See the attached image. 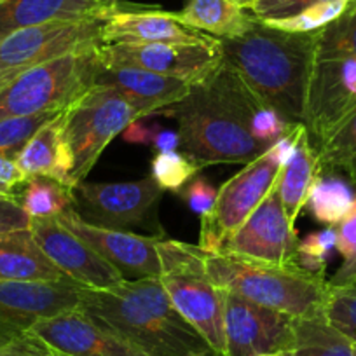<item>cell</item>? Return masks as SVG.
Wrapping results in <instances>:
<instances>
[{
    "instance_id": "83f0119b",
    "label": "cell",
    "mask_w": 356,
    "mask_h": 356,
    "mask_svg": "<svg viewBox=\"0 0 356 356\" xmlns=\"http://www.w3.org/2000/svg\"><path fill=\"white\" fill-rule=\"evenodd\" d=\"M321 173H342L356 189V108L318 150Z\"/></svg>"
},
{
    "instance_id": "cb8c5ba5",
    "label": "cell",
    "mask_w": 356,
    "mask_h": 356,
    "mask_svg": "<svg viewBox=\"0 0 356 356\" xmlns=\"http://www.w3.org/2000/svg\"><path fill=\"white\" fill-rule=\"evenodd\" d=\"M320 175L321 168L320 161H318V150L311 143L307 129L304 126L293 154L290 156L289 163L282 168L278 180H276L280 200H282L286 217L292 225H296L300 211L306 207L311 187Z\"/></svg>"
},
{
    "instance_id": "60d3db41",
    "label": "cell",
    "mask_w": 356,
    "mask_h": 356,
    "mask_svg": "<svg viewBox=\"0 0 356 356\" xmlns=\"http://www.w3.org/2000/svg\"><path fill=\"white\" fill-rule=\"evenodd\" d=\"M157 128L159 126H147L143 124L142 119H136L133 121L128 128L122 131V138L129 143H143V145H152L154 135H156Z\"/></svg>"
},
{
    "instance_id": "4316f807",
    "label": "cell",
    "mask_w": 356,
    "mask_h": 356,
    "mask_svg": "<svg viewBox=\"0 0 356 356\" xmlns=\"http://www.w3.org/2000/svg\"><path fill=\"white\" fill-rule=\"evenodd\" d=\"M355 201L356 193L353 191L351 184L337 177V173H321L311 187L306 208L316 218V222L337 225L348 217L355 207Z\"/></svg>"
},
{
    "instance_id": "277c9868",
    "label": "cell",
    "mask_w": 356,
    "mask_h": 356,
    "mask_svg": "<svg viewBox=\"0 0 356 356\" xmlns=\"http://www.w3.org/2000/svg\"><path fill=\"white\" fill-rule=\"evenodd\" d=\"M207 271L220 290L293 318L325 316L332 292L325 276L299 266H273L227 253H208Z\"/></svg>"
},
{
    "instance_id": "d4e9b609",
    "label": "cell",
    "mask_w": 356,
    "mask_h": 356,
    "mask_svg": "<svg viewBox=\"0 0 356 356\" xmlns=\"http://www.w3.org/2000/svg\"><path fill=\"white\" fill-rule=\"evenodd\" d=\"M290 356H355L356 344L325 316L296 318Z\"/></svg>"
},
{
    "instance_id": "836d02e7",
    "label": "cell",
    "mask_w": 356,
    "mask_h": 356,
    "mask_svg": "<svg viewBox=\"0 0 356 356\" xmlns=\"http://www.w3.org/2000/svg\"><path fill=\"white\" fill-rule=\"evenodd\" d=\"M337 245L335 250L342 255V264L328 283L330 286H348L356 283V201L344 220L335 225Z\"/></svg>"
},
{
    "instance_id": "ba28073f",
    "label": "cell",
    "mask_w": 356,
    "mask_h": 356,
    "mask_svg": "<svg viewBox=\"0 0 356 356\" xmlns=\"http://www.w3.org/2000/svg\"><path fill=\"white\" fill-rule=\"evenodd\" d=\"M105 19L51 22L16 30L0 39V89L30 68L63 54L98 49Z\"/></svg>"
},
{
    "instance_id": "30bf717a",
    "label": "cell",
    "mask_w": 356,
    "mask_h": 356,
    "mask_svg": "<svg viewBox=\"0 0 356 356\" xmlns=\"http://www.w3.org/2000/svg\"><path fill=\"white\" fill-rule=\"evenodd\" d=\"M98 61L108 67H136L196 86L222 65L220 40L207 42H122L104 44Z\"/></svg>"
},
{
    "instance_id": "e0dca14e",
    "label": "cell",
    "mask_w": 356,
    "mask_h": 356,
    "mask_svg": "<svg viewBox=\"0 0 356 356\" xmlns=\"http://www.w3.org/2000/svg\"><path fill=\"white\" fill-rule=\"evenodd\" d=\"M30 332L51 348L74 356H152L81 309L46 318Z\"/></svg>"
},
{
    "instance_id": "5b68a950",
    "label": "cell",
    "mask_w": 356,
    "mask_h": 356,
    "mask_svg": "<svg viewBox=\"0 0 356 356\" xmlns=\"http://www.w3.org/2000/svg\"><path fill=\"white\" fill-rule=\"evenodd\" d=\"M161 285L175 309L182 314L222 356H225L224 296L207 271V255L200 245L163 239L157 243Z\"/></svg>"
},
{
    "instance_id": "5bb4252c",
    "label": "cell",
    "mask_w": 356,
    "mask_h": 356,
    "mask_svg": "<svg viewBox=\"0 0 356 356\" xmlns=\"http://www.w3.org/2000/svg\"><path fill=\"white\" fill-rule=\"evenodd\" d=\"M82 285L61 282H9L0 280V335L13 339L46 318L75 311L81 306Z\"/></svg>"
},
{
    "instance_id": "d590c367",
    "label": "cell",
    "mask_w": 356,
    "mask_h": 356,
    "mask_svg": "<svg viewBox=\"0 0 356 356\" xmlns=\"http://www.w3.org/2000/svg\"><path fill=\"white\" fill-rule=\"evenodd\" d=\"M217 194L218 191L203 177H194L189 184H186L178 191V196L182 197L187 207L200 217H204L213 210Z\"/></svg>"
},
{
    "instance_id": "f546056e",
    "label": "cell",
    "mask_w": 356,
    "mask_h": 356,
    "mask_svg": "<svg viewBox=\"0 0 356 356\" xmlns=\"http://www.w3.org/2000/svg\"><path fill=\"white\" fill-rule=\"evenodd\" d=\"M355 0H325L320 4H314L306 8L304 11L297 13V15L289 16V18L280 19H260L266 23L267 26H273L276 30H283V32L292 33H309L318 32V30L325 29L330 25L332 22L344 15L348 11L349 6Z\"/></svg>"
},
{
    "instance_id": "1f68e13d",
    "label": "cell",
    "mask_w": 356,
    "mask_h": 356,
    "mask_svg": "<svg viewBox=\"0 0 356 356\" xmlns=\"http://www.w3.org/2000/svg\"><path fill=\"white\" fill-rule=\"evenodd\" d=\"M60 114L61 112H42V114L23 115V118L0 119V154L16 157L25 143L35 135L37 129Z\"/></svg>"
},
{
    "instance_id": "ee69618b",
    "label": "cell",
    "mask_w": 356,
    "mask_h": 356,
    "mask_svg": "<svg viewBox=\"0 0 356 356\" xmlns=\"http://www.w3.org/2000/svg\"><path fill=\"white\" fill-rule=\"evenodd\" d=\"M257 356H290V351H276V353H264V355Z\"/></svg>"
},
{
    "instance_id": "7dc6e473",
    "label": "cell",
    "mask_w": 356,
    "mask_h": 356,
    "mask_svg": "<svg viewBox=\"0 0 356 356\" xmlns=\"http://www.w3.org/2000/svg\"><path fill=\"white\" fill-rule=\"evenodd\" d=\"M104 2H108V4H118V2H121V0H104Z\"/></svg>"
},
{
    "instance_id": "8d00e7d4",
    "label": "cell",
    "mask_w": 356,
    "mask_h": 356,
    "mask_svg": "<svg viewBox=\"0 0 356 356\" xmlns=\"http://www.w3.org/2000/svg\"><path fill=\"white\" fill-rule=\"evenodd\" d=\"M320 2L325 0H255L248 6V11L259 19H280L297 15Z\"/></svg>"
},
{
    "instance_id": "52a82bcc",
    "label": "cell",
    "mask_w": 356,
    "mask_h": 356,
    "mask_svg": "<svg viewBox=\"0 0 356 356\" xmlns=\"http://www.w3.org/2000/svg\"><path fill=\"white\" fill-rule=\"evenodd\" d=\"M136 119H143L142 112L105 86H93L65 108L63 131L74 157L72 187L86 180L105 147Z\"/></svg>"
},
{
    "instance_id": "9c48e42d",
    "label": "cell",
    "mask_w": 356,
    "mask_h": 356,
    "mask_svg": "<svg viewBox=\"0 0 356 356\" xmlns=\"http://www.w3.org/2000/svg\"><path fill=\"white\" fill-rule=\"evenodd\" d=\"M282 168L273 150L267 149L218 189L213 210L201 217L200 246L204 252H222L224 243L271 193Z\"/></svg>"
},
{
    "instance_id": "8fae6325",
    "label": "cell",
    "mask_w": 356,
    "mask_h": 356,
    "mask_svg": "<svg viewBox=\"0 0 356 356\" xmlns=\"http://www.w3.org/2000/svg\"><path fill=\"white\" fill-rule=\"evenodd\" d=\"M75 211L86 222L100 227L126 231L143 224L163 196L152 177L136 182H82L74 187Z\"/></svg>"
},
{
    "instance_id": "ac0fdd59",
    "label": "cell",
    "mask_w": 356,
    "mask_h": 356,
    "mask_svg": "<svg viewBox=\"0 0 356 356\" xmlns=\"http://www.w3.org/2000/svg\"><path fill=\"white\" fill-rule=\"evenodd\" d=\"M213 37L182 25L173 13L122 2L102 26V44L207 42Z\"/></svg>"
},
{
    "instance_id": "6da1fadb",
    "label": "cell",
    "mask_w": 356,
    "mask_h": 356,
    "mask_svg": "<svg viewBox=\"0 0 356 356\" xmlns=\"http://www.w3.org/2000/svg\"><path fill=\"white\" fill-rule=\"evenodd\" d=\"M260 102L231 67H220L186 98L161 114L178 121L180 149L203 170L213 164H248L267 150L250 133Z\"/></svg>"
},
{
    "instance_id": "d6986e66",
    "label": "cell",
    "mask_w": 356,
    "mask_h": 356,
    "mask_svg": "<svg viewBox=\"0 0 356 356\" xmlns=\"http://www.w3.org/2000/svg\"><path fill=\"white\" fill-rule=\"evenodd\" d=\"M95 86H105L118 91L124 100L147 115L182 102L193 86L182 79L168 77L136 67H108L98 61Z\"/></svg>"
},
{
    "instance_id": "4dcf8cb0",
    "label": "cell",
    "mask_w": 356,
    "mask_h": 356,
    "mask_svg": "<svg viewBox=\"0 0 356 356\" xmlns=\"http://www.w3.org/2000/svg\"><path fill=\"white\" fill-rule=\"evenodd\" d=\"M152 178L163 191L178 193L186 184H189L201 171L196 163L182 152H157L150 163Z\"/></svg>"
},
{
    "instance_id": "b9f144b4",
    "label": "cell",
    "mask_w": 356,
    "mask_h": 356,
    "mask_svg": "<svg viewBox=\"0 0 356 356\" xmlns=\"http://www.w3.org/2000/svg\"><path fill=\"white\" fill-rule=\"evenodd\" d=\"M152 147L157 152H173V150L180 149V135L173 129L157 128L152 140Z\"/></svg>"
},
{
    "instance_id": "7bdbcfd3",
    "label": "cell",
    "mask_w": 356,
    "mask_h": 356,
    "mask_svg": "<svg viewBox=\"0 0 356 356\" xmlns=\"http://www.w3.org/2000/svg\"><path fill=\"white\" fill-rule=\"evenodd\" d=\"M47 356H74V355H68V353H63L60 351V349H54L49 346V353H47Z\"/></svg>"
},
{
    "instance_id": "681fc988",
    "label": "cell",
    "mask_w": 356,
    "mask_h": 356,
    "mask_svg": "<svg viewBox=\"0 0 356 356\" xmlns=\"http://www.w3.org/2000/svg\"><path fill=\"white\" fill-rule=\"evenodd\" d=\"M355 356H356V353H355Z\"/></svg>"
},
{
    "instance_id": "44dd1931",
    "label": "cell",
    "mask_w": 356,
    "mask_h": 356,
    "mask_svg": "<svg viewBox=\"0 0 356 356\" xmlns=\"http://www.w3.org/2000/svg\"><path fill=\"white\" fill-rule=\"evenodd\" d=\"M16 164L26 177H49L72 187L74 157L63 131V112L46 122L16 154Z\"/></svg>"
},
{
    "instance_id": "e575fe53",
    "label": "cell",
    "mask_w": 356,
    "mask_h": 356,
    "mask_svg": "<svg viewBox=\"0 0 356 356\" xmlns=\"http://www.w3.org/2000/svg\"><path fill=\"white\" fill-rule=\"evenodd\" d=\"M325 318L356 344V283L348 286H332L325 307Z\"/></svg>"
},
{
    "instance_id": "9a60e30c",
    "label": "cell",
    "mask_w": 356,
    "mask_h": 356,
    "mask_svg": "<svg viewBox=\"0 0 356 356\" xmlns=\"http://www.w3.org/2000/svg\"><path fill=\"white\" fill-rule=\"evenodd\" d=\"M65 227L88 243L98 255L121 273L124 282L161 278V260L157 243L161 236H140L128 231L89 224L75 210L56 217Z\"/></svg>"
},
{
    "instance_id": "603a6c76",
    "label": "cell",
    "mask_w": 356,
    "mask_h": 356,
    "mask_svg": "<svg viewBox=\"0 0 356 356\" xmlns=\"http://www.w3.org/2000/svg\"><path fill=\"white\" fill-rule=\"evenodd\" d=\"M173 16L182 25L215 39H234L257 23L255 16L236 0H187Z\"/></svg>"
},
{
    "instance_id": "2e32d148",
    "label": "cell",
    "mask_w": 356,
    "mask_h": 356,
    "mask_svg": "<svg viewBox=\"0 0 356 356\" xmlns=\"http://www.w3.org/2000/svg\"><path fill=\"white\" fill-rule=\"evenodd\" d=\"M30 231L51 262L84 289L107 290L124 282L112 264L58 218H33L30 220Z\"/></svg>"
},
{
    "instance_id": "f6af8a7d",
    "label": "cell",
    "mask_w": 356,
    "mask_h": 356,
    "mask_svg": "<svg viewBox=\"0 0 356 356\" xmlns=\"http://www.w3.org/2000/svg\"><path fill=\"white\" fill-rule=\"evenodd\" d=\"M236 2H239V4L245 6V8L248 9V6H250V4H253V2H255V0H236Z\"/></svg>"
},
{
    "instance_id": "c3c4849f",
    "label": "cell",
    "mask_w": 356,
    "mask_h": 356,
    "mask_svg": "<svg viewBox=\"0 0 356 356\" xmlns=\"http://www.w3.org/2000/svg\"><path fill=\"white\" fill-rule=\"evenodd\" d=\"M4 2H8V0H0V6H2V4H4Z\"/></svg>"
},
{
    "instance_id": "f1b7e54d",
    "label": "cell",
    "mask_w": 356,
    "mask_h": 356,
    "mask_svg": "<svg viewBox=\"0 0 356 356\" xmlns=\"http://www.w3.org/2000/svg\"><path fill=\"white\" fill-rule=\"evenodd\" d=\"M356 60V0L335 22L320 30L316 60Z\"/></svg>"
},
{
    "instance_id": "ab89813d",
    "label": "cell",
    "mask_w": 356,
    "mask_h": 356,
    "mask_svg": "<svg viewBox=\"0 0 356 356\" xmlns=\"http://www.w3.org/2000/svg\"><path fill=\"white\" fill-rule=\"evenodd\" d=\"M30 227V217L15 197L0 196V234Z\"/></svg>"
},
{
    "instance_id": "f35d334b",
    "label": "cell",
    "mask_w": 356,
    "mask_h": 356,
    "mask_svg": "<svg viewBox=\"0 0 356 356\" xmlns=\"http://www.w3.org/2000/svg\"><path fill=\"white\" fill-rule=\"evenodd\" d=\"M26 180L29 177L19 170L15 157L0 154V196L16 200Z\"/></svg>"
},
{
    "instance_id": "7402d4cb",
    "label": "cell",
    "mask_w": 356,
    "mask_h": 356,
    "mask_svg": "<svg viewBox=\"0 0 356 356\" xmlns=\"http://www.w3.org/2000/svg\"><path fill=\"white\" fill-rule=\"evenodd\" d=\"M68 278L44 253L32 231L0 234V280L9 282H61Z\"/></svg>"
},
{
    "instance_id": "3957f363",
    "label": "cell",
    "mask_w": 356,
    "mask_h": 356,
    "mask_svg": "<svg viewBox=\"0 0 356 356\" xmlns=\"http://www.w3.org/2000/svg\"><path fill=\"white\" fill-rule=\"evenodd\" d=\"M79 309L152 356H222L175 309L159 278L81 289Z\"/></svg>"
},
{
    "instance_id": "7c38bea8",
    "label": "cell",
    "mask_w": 356,
    "mask_h": 356,
    "mask_svg": "<svg viewBox=\"0 0 356 356\" xmlns=\"http://www.w3.org/2000/svg\"><path fill=\"white\" fill-rule=\"evenodd\" d=\"M299 241L275 184L271 193L224 243L220 253L273 266H297Z\"/></svg>"
},
{
    "instance_id": "484cf974",
    "label": "cell",
    "mask_w": 356,
    "mask_h": 356,
    "mask_svg": "<svg viewBox=\"0 0 356 356\" xmlns=\"http://www.w3.org/2000/svg\"><path fill=\"white\" fill-rule=\"evenodd\" d=\"M16 201L22 204L30 220L56 218L75 210L74 189L49 177H30L19 189Z\"/></svg>"
},
{
    "instance_id": "4fadbf2b",
    "label": "cell",
    "mask_w": 356,
    "mask_h": 356,
    "mask_svg": "<svg viewBox=\"0 0 356 356\" xmlns=\"http://www.w3.org/2000/svg\"><path fill=\"white\" fill-rule=\"evenodd\" d=\"M224 296L225 356H257L289 351L293 341L290 314L269 309L229 290Z\"/></svg>"
},
{
    "instance_id": "8992f818",
    "label": "cell",
    "mask_w": 356,
    "mask_h": 356,
    "mask_svg": "<svg viewBox=\"0 0 356 356\" xmlns=\"http://www.w3.org/2000/svg\"><path fill=\"white\" fill-rule=\"evenodd\" d=\"M98 49L63 54L0 89V119L63 112L95 86Z\"/></svg>"
},
{
    "instance_id": "bcb514c9",
    "label": "cell",
    "mask_w": 356,
    "mask_h": 356,
    "mask_svg": "<svg viewBox=\"0 0 356 356\" xmlns=\"http://www.w3.org/2000/svg\"><path fill=\"white\" fill-rule=\"evenodd\" d=\"M8 341H11V339H8V337H4V335H0V348H2V346L6 344V342Z\"/></svg>"
},
{
    "instance_id": "ffe728a7",
    "label": "cell",
    "mask_w": 356,
    "mask_h": 356,
    "mask_svg": "<svg viewBox=\"0 0 356 356\" xmlns=\"http://www.w3.org/2000/svg\"><path fill=\"white\" fill-rule=\"evenodd\" d=\"M121 4L104 0H8L0 6V39L16 30L51 22L107 19Z\"/></svg>"
},
{
    "instance_id": "d6a6232c",
    "label": "cell",
    "mask_w": 356,
    "mask_h": 356,
    "mask_svg": "<svg viewBox=\"0 0 356 356\" xmlns=\"http://www.w3.org/2000/svg\"><path fill=\"white\" fill-rule=\"evenodd\" d=\"M337 245V232L335 225H328L320 232H311L299 241L297 248V266L311 275L325 276L327 273V260L332 250Z\"/></svg>"
},
{
    "instance_id": "7a4b0ae2",
    "label": "cell",
    "mask_w": 356,
    "mask_h": 356,
    "mask_svg": "<svg viewBox=\"0 0 356 356\" xmlns=\"http://www.w3.org/2000/svg\"><path fill=\"white\" fill-rule=\"evenodd\" d=\"M318 32L292 33L257 23L243 35L220 40L222 61L260 102L292 126L304 124L316 61Z\"/></svg>"
},
{
    "instance_id": "74e56055",
    "label": "cell",
    "mask_w": 356,
    "mask_h": 356,
    "mask_svg": "<svg viewBox=\"0 0 356 356\" xmlns=\"http://www.w3.org/2000/svg\"><path fill=\"white\" fill-rule=\"evenodd\" d=\"M49 344L33 332L16 335L0 348V356H47Z\"/></svg>"
}]
</instances>
